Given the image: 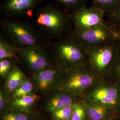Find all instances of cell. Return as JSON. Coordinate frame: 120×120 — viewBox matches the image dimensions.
Listing matches in <instances>:
<instances>
[{"instance_id":"obj_16","label":"cell","mask_w":120,"mask_h":120,"mask_svg":"<svg viewBox=\"0 0 120 120\" xmlns=\"http://www.w3.org/2000/svg\"><path fill=\"white\" fill-rule=\"evenodd\" d=\"M37 99V96L32 94L20 98L13 99L11 105L17 109L25 110L32 106Z\"/></svg>"},{"instance_id":"obj_13","label":"cell","mask_w":120,"mask_h":120,"mask_svg":"<svg viewBox=\"0 0 120 120\" xmlns=\"http://www.w3.org/2000/svg\"><path fill=\"white\" fill-rule=\"evenodd\" d=\"M26 80L22 71L19 69L15 68L10 73L7 77L6 81L5 88L9 92H13Z\"/></svg>"},{"instance_id":"obj_27","label":"cell","mask_w":120,"mask_h":120,"mask_svg":"<svg viewBox=\"0 0 120 120\" xmlns=\"http://www.w3.org/2000/svg\"><path fill=\"white\" fill-rule=\"evenodd\" d=\"M117 42L120 45V32L117 34Z\"/></svg>"},{"instance_id":"obj_8","label":"cell","mask_w":120,"mask_h":120,"mask_svg":"<svg viewBox=\"0 0 120 120\" xmlns=\"http://www.w3.org/2000/svg\"><path fill=\"white\" fill-rule=\"evenodd\" d=\"M94 80V77L90 73L79 72L74 73L68 77L62 86L66 92L77 95L89 88Z\"/></svg>"},{"instance_id":"obj_15","label":"cell","mask_w":120,"mask_h":120,"mask_svg":"<svg viewBox=\"0 0 120 120\" xmlns=\"http://www.w3.org/2000/svg\"><path fill=\"white\" fill-rule=\"evenodd\" d=\"M108 108L101 104H92L87 107V113L91 120L103 119L107 114Z\"/></svg>"},{"instance_id":"obj_21","label":"cell","mask_w":120,"mask_h":120,"mask_svg":"<svg viewBox=\"0 0 120 120\" xmlns=\"http://www.w3.org/2000/svg\"><path fill=\"white\" fill-rule=\"evenodd\" d=\"M86 117V111L81 105L77 104L73 108L71 120H84Z\"/></svg>"},{"instance_id":"obj_3","label":"cell","mask_w":120,"mask_h":120,"mask_svg":"<svg viewBox=\"0 0 120 120\" xmlns=\"http://www.w3.org/2000/svg\"><path fill=\"white\" fill-rule=\"evenodd\" d=\"M102 10L92 6H83L74 11L73 21L75 30H84L106 23Z\"/></svg>"},{"instance_id":"obj_2","label":"cell","mask_w":120,"mask_h":120,"mask_svg":"<svg viewBox=\"0 0 120 120\" xmlns=\"http://www.w3.org/2000/svg\"><path fill=\"white\" fill-rule=\"evenodd\" d=\"M35 21L38 26L52 33H59L69 26L67 16L59 9L51 6L43 7L36 15Z\"/></svg>"},{"instance_id":"obj_18","label":"cell","mask_w":120,"mask_h":120,"mask_svg":"<svg viewBox=\"0 0 120 120\" xmlns=\"http://www.w3.org/2000/svg\"><path fill=\"white\" fill-rule=\"evenodd\" d=\"M93 6L102 10L107 14L120 3V0H93Z\"/></svg>"},{"instance_id":"obj_5","label":"cell","mask_w":120,"mask_h":120,"mask_svg":"<svg viewBox=\"0 0 120 120\" xmlns=\"http://www.w3.org/2000/svg\"><path fill=\"white\" fill-rule=\"evenodd\" d=\"M88 101L108 108L117 107L120 104V89L116 86H100L92 90L88 96Z\"/></svg>"},{"instance_id":"obj_14","label":"cell","mask_w":120,"mask_h":120,"mask_svg":"<svg viewBox=\"0 0 120 120\" xmlns=\"http://www.w3.org/2000/svg\"><path fill=\"white\" fill-rule=\"evenodd\" d=\"M108 26L116 34L120 32V2L111 11L106 14Z\"/></svg>"},{"instance_id":"obj_11","label":"cell","mask_w":120,"mask_h":120,"mask_svg":"<svg viewBox=\"0 0 120 120\" xmlns=\"http://www.w3.org/2000/svg\"><path fill=\"white\" fill-rule=\"evenodd\" d=\"M55 72L51 69H46L38 72L35 75L34 82L40 90L44 91L49 88L54 83Z\"/></svg>"},{"instance_id":"obj_10","label":"cell","mask_w":120,"mask_h":120,"mask_svg":"<svg viewBox=\"0 0 120 120\" xmlns=\"http://www.w3.org/2000/svg\"><path fill=\"white\" fill-rule=\"evenodd\" d=\"M41 0H5L3 9L9 16H20L31 12Z\"/></svg>"},{"instance_id":"obj_22","label":"cell","mask_w":120,"mask_h":120,"mask_svg":"<svg viewBox=\"0 0 120 120\" xmlns=\"http://www.w3.org/2000/svg\"><path fill=\"white\" fill-rule=\"evenodd\" d=\"M58 3L64 6L76 10L84 6L85 0H56Z\"/></svg>"},{"instance_id":"obj_17","label":"cell","mask_w":120,"mask_h":120,"mask_svg":"<svg viewBox=\"0 0 120 120\" xmlns=\"http://www.w3.org/2000/svg\"><path fill=\"white\" fill-rule=\"evenodd\" d=\"M19 48L13 47L0 38V59L13 58L17 59L16 52H18Z\"/></svg>"},{"instance_id":"obj_7","label":"cell","mask_w":120,"mask_h":120,"mask_svg":"<svg viewBox=\"0 0 120 120\" xmlns=\"http://www.w3.org/2000/svg\"><path fill=\"white\" fill-rule=\"evenodd\" d=\"M17 52L34 71L38 72L46 69L48 65L45 52L38 46L19 48Z\"/></svg>"},{"instance_id":"obj_9","label":"cell","mask_w":120,"mask_h":120,"mask_svg":"<svg viewBox=\"0 0 120 120\" xmlns=\"http://www.w3.org/2000/svg\"><path fill=\"white\" fill-rule=\"evenodd\" d=\"M78 43L72 41L60 43L56 47L57 56L60 59L69 63H77L81 61L84 58L85 52L82 45Z\"/></svg>"},{"instance_id":"obj_20","label":"cell","mask_w":120,"mask_h":120,"mask_svg":"<svg viewBox=\"0 0 120 120\" xmlns=\"http://www.w3.org/2000/svg\"><path fill=\"white\" fill-rule=\"evenodd\" d=\"M73 107L69 105L52 112L53 118L55 120H71Z\"/></svg>"},{"instance_id":"obj_12","label":"cell","mask_w":120,"mask_h":120,"mask_svg":"<svg viewBox=\"0 0 120 120\" xmlns=\"http://www.w3.org/2000/svg\"><path fill=\"white\" fill-rule=\"evenodd\" d=\"M73 102L72 97L68 94L61 93L55 95L48 103V110L53 112L65 106L72 105Z\"/></svg>"},{"instance_id":"obj_26","label":"cell","mask_w":120,"mask_h":120,"mask_svg":"<svg viewBox=\"0 0 120 120\" xmlns=\"http://www.w3.org/2000/svg\"><path fill=\"white\" fill-rule=\"evenodd\" d=\"M7 102V96L4 91H1L0 92V109L2 110L5 107Z\"/></svg>"},{"instance_id":"obj_24","label":"cell","mask_w":120,"mask_h":120,"mask_svg":"<svg viewBox=\"0 0 120 120\" xmlns=\"http://www.w3.org/2000/svg\"><path fill=\"white\" fill-rule=\"evenodd\" d=\"M3 120H28V117L22 113L10 112L3 117Z\"/></svg>"},{"instance_id":"obj_19","label":"cell","mask_w":120,"mask_h":120,"mask_svg":"<svg viewBox=\"0 0 120 120\" xmlns=\"http://www.w3.org/2000/svg\"><path fill=\"white\" fill-rule=\"evenodd\" d=\"M34 89V87L33 83L30 81L26 80L21 86L13 92V98H18L32 94Z\"/></svg>"},{"instance_id":"obj_4","label":"cell","mask_w":120,"mask_h":120,"mask_svg":"<svg viewBox=\"0 0 120 120\" xmlns=\"http://www.w3.org/2000/svg\"><path fill=\"white\" fill-rule=\"evenodd\" d=\"M116 41L88 49L90 63L96 70L101 72L111 63L116 56L118 47Z\"/></svg>"},{"instance_id":"obj_23","label":"cell","mask_w":120,"mask_h":120,"mask_svg":"<svg viewBox=\"0 0 120 120\" xmlns=\"http://www.w3.org/2000/svg\"><path fill=\"white\" fill-rule=\"evenodd\" d=\"M11 63L6 59L0 61V75L1 77H5L9 73L11 69Z\"/></svg>"},{"instance_id":"obj_28","label":"cell","mask_w":120,"mask_h":120,"mask_svg":"<svg viewBox=\"0 0 120 120\" xmlns=\"http://www.w3.org/2000/svg\"><path fill=\"white\" fill-rule=\"evenodd\" d=\"M103 120V119H102V120Z\"/></svg>"},{"instance_id":"obj_25","label":"cell","mask_w":120,"mask_h":120,"mask_svg":"<svg viewBox=\"0 0 120 120\" xmlns=\"http://www.w3.org/2000/svg\"><path fill=\"white\" fill-rule=\"evenodd\" d=\"M115 58L116 59L117 64L116 67V75L120 78V45L119 44L115 56Z\"/></svg>"},{"instance_id":"obj_1","label":"cell","mask_w":120,"mask_h":120,"mask_svg":"<svg viewBox=\"0 0 120 120\" xmlns=\"http://www.w3.org/2000/svg\"><path fill=\"white\" fill-rule=\"evenodd\" d=\"M77 41L88 49L116 41L117 34L106 23L84 30H75Z\"/></svg>"},{"instance_id":"obj_6","label":"cell","mask_w":120,"mask_h":120,"mask_svg":"<svg viewBox=\"0 0 120 120\" xmlns=\"http://www.w3.org/2000/svg\"><path fill=\"white\" fill-rule=\"evenodd\" d=\"M3 26L8 34L22 46V48L37 46L36 36L27 25L16 21H9L5 22Z\"/></svg>"}]
</instances>
